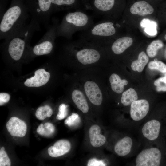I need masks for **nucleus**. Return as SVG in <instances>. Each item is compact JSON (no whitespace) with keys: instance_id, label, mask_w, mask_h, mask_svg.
<instances>
[{"instance_id":"1","label":"nucleus","mask_w":166,"mask_h":166,"mask_svg":"<svg viewBox=\"0 0 166 166\" xmlns=\"http://www.w3.org/2000/svg\"><path fill=\"white\" fill-rule=\"evenodd\" d=\"M24 0H13L2 15L0 23V39H5L24 27L29 16Z\"/></svg>"},{"instance_id":"2","label":"nucleus","mask_w":166,"mask_h":166,"mask_svg":"<svg viewBox=\"0 0 166 166\" xmlns=\"http://www.w3.org/2000/svg\"><path fill=\"white\" fill-rule=\"evenodd\" d=\"M40 25L38 22L31 19L29 23L20 31L5 39L8 53L12 59L18 61L21 59L34 34L40 30Z\"/></svg>"},{"instance_id":"3","label":"nucleus","mask_w":166,"mask_h":166,"mask_svg":"<svg viewBox=\"0 0 166 166\" xmlns=\"http://www.w3.org/2000/svg\"><path fill=\"white\" fill-rule=\"evenodd\" d=\"M93 24L92 18L86 13L80 11L68 13L58 24L57 37H62L70 39L76 32L84 31Z\"/></svg>"},{"instance_id":"4","label":"nucleus","mask_w":166,"mask_h":166,"mask_svg":"<svg viewBox=\"0 0 166 166\" xmlns=\"http://www.w3.org/2000/svg\"><path fill=\"white\" fill-rule=\"evenodd\" d=\"M32 19L48 27L50 16L53 12L52 0H24Z\"/></svg>"},{"instance_id":"5","label":"nucleus","mask_w":166,"mask_h":166,"mask_svg":"<svg viewBox=\"0 0 166 166\" xmlns=\"http://www.w3.org/2000/svg\"><path fill=\"white\" fill-rule=\"evenodd\" d=\"M111 22H100L93 24L83 31L81 39L91 42H101L104 39L113 35L116 30Z\"/></svg>"},{"instance_id":"6","label":"nucleus","mask_w":166,"mask_h":166,"mask_svg":"<svg viewBox=\"0 0 166 166\" xmlns=\"http://www.w3.org/2000/svg\"><path fill=\"white\" fill-rule=\"evenodd\" d=\"M53 24L49 26L45 34L39 42L32 48L33 53L36 56L47 55L50 53L53 48V44L56 36V31L58 23L56 19L53 20Z\"/></svg>"},{"instance_id":"7","label":"nucleus","mask_w":166,"mask_h":166,"mask_svg":"<svg viewBox=\"0 0 166 166\" xmlns=\"http://www.w3.org/2000/svg\"><path fill=\"white\" fill-rule=\"evenodd\" d=\"M161 159V152L158 148L152 147L147 148L138 154L135 159V165L159 166Z\"/></svg>"},{"instance_id":"8","label":"nucleus","mask_w":166,"mask_h":166,"mask_svg":"<svg viewBox=\"0 0 166 166\" xmlns=\"http://www.w3.org/2000/svg\"><path fill=\"white\" fill-rule=\"evenodd\" d=\"M149 109V104L147 100H137L130 105V118L134 121H141L146 116Z\"/></svg>"},{"instance_id":"9","label":"nucleus","mask_w":166,"mask_h":166,"mask_svg":"<svg viewBox=\"0 0 166 166\" xmlns=\"http://www.w3.org/2000/svg\"><path fill=\"white\" fill-rule=\"evenodd\" d=\"M75 56L80 63L86 65L97 62L101 58V54L99 51L95 49L85 48L78 51Z\"/></svg>"},{"instance_id":"10","label":"nucleus","mask_w":166,"mask_h":166,"mask_svg":"<svg viewBox=\"0 0 166 166\" xmlns=\"http://www.w3.org/2000/svg\"><path fill=\"white\" fill-rule=\"evenodd\" d=\"M161 124L158 120H150L143 125L141 132L143 136L147 140L154 141L158 137L160 131Z\"/></svg>"},{"instance_id":"11","label":"nucleus","mask_w":166,"mask_h":166,"mask_svg":"<svg viewBox=\"0 0 166 166\" xmlns=\"http://www.w3.org/2000/svg\"><path fill=\"white\" fill-rule=\"evenodd\" d=\"M84 89L89 100L93 104L99 105L103 100L102 93L98 86L95 82L87 81L84 84Z\"/></svg>"},{"instance_id":"12","label":"nucleus","mask_w":166,"mask_h":166,"mask_svg":"<svg viewBox=\"0 0 166 166\" xmlns=\"http://www.w3.org/2000/svg\"><path fill=\"white\" fill-rule=\"evenodd\" d=\"M34 76L27 79L24 82L25 86L29 87H39L45 84L50 77V73L43 69H38L35 71Z\"/></svg>"},{"instance_id":"13","label":"nucleus","mask_w":166,"mask_h":166,"mask_svg":"<svg viewBox=\"0 0 166 166\" xmlns=\"http://www.w3.org/2000/svg\"><path fill=\"white\" fill-rule=\"evenodd\" d=\"M70 142L66 140H60L56 141L53 146L48 149L49 155L52 157H57L67 153L71 149Z\"/></svg>"},{"instance_id":"14","label":"nucleus","mask_w":166,"mask_h":166,"mask_svg":"<svg viewBox=\"0 0 166 166\" xmlns=\"http://www.w3.org/2000/svg\"><path fill=\"white\" fill-rule=\"evenodd\" d=\"M133 143L132 139L130 137L125 136L116 144L114 147V151L116 154L120 156H126L131 152Z\"/></svg>"},{"instance_id":"15","label":"nucleus","mask_w":166,"mask_h":166,"mask_svg":"<svg viewBox=\"0 0 166 166\" xmlns=\"http://www.w3.org/2000/svg\"><path fill=\"white\" fill-rule=\"evenodd\" d=\"M100 127L96 124L92 125L89 130V136L91 144L95 147L104 145L106 141L105 136L101 134Z\"/></svg>"},{"instance_id":"16","label":"nucleus","mask_w":166,"mask_h":166,"mask_svg":"<svg viewBox=\"0 0 166 166\" xmlns=\"http://www.w3.org/2000/svg\"><path fill=\"white\" fill-rule=\"evenodd\" d=\"M132 14L144 16L153 13L154 9L152 6L144 1L136 2L133 4L130 9Z\"/></svg>"},{"instance_id":"17","label":"nucleus","mask_w":166,"mask_h":166,"mask_svg":"<svg viewBox=\"0 0 166 166\" xmlns=\"http://www.w3.org/2000/svg\"><path fill=\"white\" fill-rule=\"evenodd\" d=\"M132 43L133 40L131 38L122 37L118 38L113 42L111 49L115 54H120L130 47Z\"/></svg>"},{"instance_id":"18","label":"nucleus","mask_w":166,"mask_h":166,"mask_svg":"<svg viewBox=\"0 0 166 166\" xmlns=\"http://www.w3.org/2000/svg\"><path fill=\"white\" fill-rule=\"evenodd\" d=\"M72 100L77 108L84 113H87L89 109L88 103L83 93L78 90H75L72 93Z\"/></svg>"},{"instance_id":"19","label":"nucleus","mask_w":166,"mask_h":166,"mask_svg":"<svg viewBox=\"0 0 166 166\" xmlns=\"http://www.w3.org/2000/svg\"><path fill=\"white\" fill-rule=\"evenodd\" d=\"M109 81L112 90L118 93L123 92L124 86L128 84V82L125 79H121L119 75L116 74H112L109 77Z\"/></svg>"},{"instance_id":"20","label":"nucleus","mask_w":166,"mask_h":166,"mask_svg":"<svg viewBox=\"0 0 166 166\" xmlns=\"http://www.w3.org/2000/svg\"><path fill=\"white\" fill-rule=\"evenodd\" d=\"M148 61V57L145 52L141 51L138 55V59L132 62L131 68L134 71L141 72L143 71Z\"/></svg>"},{"instance_id":"21","label":"nucleus","mask_w":166,"mask_h":166,"mask_svg":"<svg viewBox=\"0 0 166 166\" xmlns=\"http://www.w3.org/2000/svg\"><path fill=\"white\" fill-rule=\"evenodd\" d=\"M138 98V96L136 91L133 89L130 88L123 93L121 101L124 106H128L130 105Z\"/></svg>"},{"instance_id":"22","label":"nucleus","mask_w":166,"mask_h":166,"mask_svg":"<svg viewBox=\"0 0 166 166\" xmlns=\"http://www.w3.org/2000/svg\"><path fill=\"white\" fill-rule=\"evenodd\" d=\"M140 26L144 28L145 32L151 36L156 35L157 33L156 23L148 19H143L140 23Z\"/></svg>"},{"instance_id":"23","label":"nucleus","mask_w":166,"mask_h":166,"mask_svg":"<svg viewBox=\"0 0 166 166\" xmlns=\"http://www.w3.org/2000/svg\"><path fill=\"white\" fill-rule=\"evenodd\" d=\"M114 3L115 0H95L94 5L100 13L110 10L113 7Z\"/></svg>"},{"instance_id":"24","label":"nucleus","mask_w":166,"mask_h":166,"mask_svg":"<svg viewBox=\"0 0 166 166\" xmlns=\"http://www.w3.org/2000/svg\"><path fill=\"white\" fill-rule=\"evenodd\" d=\"M164 44L160 40L153 41L148 46L146 49V52L148 56L152 58L157 54L158 49L163 47Z\"/></svg>"},{"instance_id":"25","label":"nucleus","mask_w":166,"mask_h":166,"mask_svg":"<svg viewBox=\"0 0 166 166\" xmlns=\"http://www.w3.org/2000/svg\"><path fill=\"white\" fill-rule=\"evenodd\" d=\"M75 2V0H52L53 11L68 9Z\"/></svg>"},{"instance_id":"26","label":"nucleus","mask_w":166,"mask_h":166,"mask_svg":"<svg viewBox=\"0 0 166 166\" xmlns=\"http://www.w3.org/2000/svg\"><path fill=\"white\" fill-rule=\"evenodd\" d=\"M148 66L151 70H156L161 73L166 72V65L160 61L154 60L151 61Z\"/></svg>"},{"instance_id":"27","label":"nucleus","mask_w":166,"mask_h":166,"mask_svg":"<svg viewBox=\"0 0 166 166\" xmlns=\"http://www.w3.org/2000/svg\"><path fill=\"white\" fill-rule=\"evenodd\" d=\"M81 119L79 115L76 113H73L64 121L65 124L69 126H75L80 122Z\"/></svg>"},{"instance_id":"28","label":"nucleus","mask_w":166,"mask_h":166,"mask_svg":"<svg viewBox=\"0 0 166 166\" xmlns=\"http://www.w3.org/2000/svg\"><path fill=\"white\" fill-rule=\"evenodd\" d=\"M154 84L156 87L157 91H166V77L157 79L154 81Z\"/></svg>"},{"instance_id":"29","label":"nucleus","mask_w":166,"mask_h":166,"mask_svg":"<svg viewBox=\"0 0 166 166\" xmlns=\"http://www.w3.org/2000/svg\"><path fill=\"white\" fill-rule=\"evenodd\" d=\"M58 112L56 116V119L61 120L65 117L68 114L67 105L64 104H62L58 108Z\"/></svg>"},{"instance_id":"30","label":"nucleus","mask_w":166,"mask_h":166,"mask_svg":"<svg viewBox=\"0 0 166 166\" xmlns=\"http://www.w3.org/2000/svg\"><path fill=\"white\" fill-rule=\"evenodd\" d=\"M106 164L103 160L93 158L89 160L87 163L88 166H105Z\"/></svg>"},{"instance_id":"31","label":"nucleus","mask_w":166,"mask_h":166,"mask_svg":"<svg viewBox=\"0 0 166 166\" xmlns=\"http://www.w3.org/2000/svg\"><path fill=\"white\" fill-rule=\"evenodd\" d=\"M10 98V96L8 93H0V105L7 103Z\"/></svg>"},{"instance_id":"32","label":"nucleus","mask_w":166,"mask_h":166,"mask_svg":"<svg viewBox=\"0 0 166 166\" xmlns=\"http://www.w3.org/2000/svg\"><path fill=\"white\" fill-rule=\"evenodd\" d=\"M5 150V148L4 147H2L1 148L0 151H4Z\"/></svg>"},{"instance_id":"33","label":"nucleus","mask_w":166,"mask_h":166,"mask_svg":"<svg viewBox=\"0 0 166 166\" xmlns=\"http://www.w3.org/2000/svg\"><path fill=\"white\" fill-rule=\"evenodd\" d=\"M41 127H44V125H43L42 124H41L40 125Z\"/></svg>"},{"instance_id":"34","label":"nucleus","mask_w":166,"mask_h":166,"mask_svg":"<svg viewBox=\"0 0 166 166\" xmlns=\"http://www.w3.org/2000/svg\"><path fill=\"white\" fill-rule=\"evenodd\" d=\"M164 38H165V40L166 41V34L164 36Z\"/></svg>"},{"instance_id":"35","label":"nucleus","mask_w":166,"mask_h":166,"mask_svg":"<svg viewBox=\"0 0 166 166\" xmlns=\"http://www.w3.org/2000/svg\"><path fill=\"white\" fill-rule=\"evenodd\" d=\"M165 56H166V50H165Z\"/></svg>"},{"instance_id":"36","label":"nucleus","mask_w":166,"mask_h":166,"mask_svg":"<svg viewBox=\"0 0 166 166\" xmlns=\"http://www.w3.org/2000/svg\"><path fill=\"white\" fill-rule=\"evenodd\" d=\"M165 77H166V73L165 74Z\"/></svg>"}]
</instances>
